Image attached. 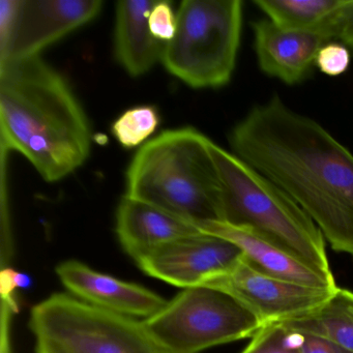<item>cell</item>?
Instances as JSON below:
<instances>
[{"label":"cell","instance_id":"17","mask_svg":"<svg viewBox=\"0 0 353 353\" xmlns=\"http://www.w3.org/2000/svg\"><path fill=\"white\" fill-rule=\"evenodd\" d=\"M279 323L289 332L324 339L353 352V292L338 287L319 307Z\"/></svg>","mask_w":353,"mask_h":353},{"label":"cell","instance_id":"5","mask_svg":"<svg viewBox=\"0 0 353 353\" xmlns=\"http://www.w3.org/2000/svg\"><path fill=\"white\" fill-rule=\"evenodd\" d=\"M174 38L165 44V69L193 88H223L236 65L243 28L241 0H183Z\"/></svg>","mask_w":353,"mask_h":353},{"label":"cell","instance_id":"20","mask_svg":"<svg viewBox=\"0 0 353 353\" xmlns=\"http://www.w3.org/2000/svg\"><path fill=\"white\" fill-rule=\"evenodd\" d=\"M350 63V50L342 43L330 42L318 51L315 67L325 75L338 77L346 73Z\"/></svg>","mask_w":353,"mask_h":353},{"label":"cell","instance_id":"22","mask_svg":"<svg viewBox=\"0 0 353 353\" xmlns=\"http://www.w3.org/2000/svg\"><path fill=\"white\" fill-rule=\"evenodd\" d=\"M287 332L289 342L297 353H353L324 339L289 332L288 330Z\"/></svg>","mask_w":353,"mask_h":353},{"label":"cell","instance_id":"25","mask_svg":"<svg viewBox=\"0 0 353 353\" xmlns=\"http://www.w3.org/2000/svg\"><path fill=\"white\" fill-rule=\"evenodd\" d=\"M336 41L345 45L349 50H353V7L347 14L339 30Z\"/></svg>","mask_w":353,"mask_h":353},{"label":"cell","instance_id":"23","mask_svg":"<svg viewBox=\"0 0 353 353\" xmlns=\"http://www.w3.org/2000/svg\"><path fill=\"white\" fill-rule=\"evenodd\" d=\"M20 0L0 1V53L7 49L15 26Z\"/></svg>","mask_w":353,"mask_h":353},{"label":"cell","instance_id":"26","mask_svg":"<svg viewBox=\"0 0 353 353\" xmlns=\"http://www.w3.org/2000/svg\"><path fill=\"white\" fill-rule=\"evenodd\" d=\"M37 353H63L61 351L57 350L54 347L51 345L47 344V343L42 342V341H37L36 346Z\"/></svg>","mask_w":353,"mask_h":353},{"label":"cell","instance_id":"24","mask_svg":"<svg viewBox=\"0 0 353 353\" xmlns=\"http://www.w3.org/2000/svg\"><path fill=\"white\" fill-rule=\"evenodd\" d=\"M0 283H1V292L3 296L8 295V299H10V295L13 294L16 289L28 288L32 284V279L28 274L9 268H5L1 272Z\"/></svg>","mask_w":353,"mask_h":353},{"label":"cell","instance_id":"6","mask_svg":"<svg viewBox=\"0 0 353 353\" xmlns=\"http://www.w3.org/2000/svg\"><path fill=\"white\" fill-rule=\"evenodd\" d=\"M37 341L63 353H168L157 344L143 320L54 293L30 312Z\"/></svg>","mask_w":353,"mask_h":353},{"label":"cell","instance_id":"11","mask_svg":"<svg viewBox=\"0 0 353 353\" xmlns=\"http://www.w3.org/2000/svg\"><path fill=\"white\" fill-rule=\"evenodd\" d=\"M57 274L74 296L121 315L148 319L168 303L140 285L96 272L77 260L61 262Z\"/></svg>","mask_w":353,"mask_h":353},{"label":"cell","instance_id":"19","mask_svg":"<svg viewBox=\"0 0 353 353\" xmlns=\"http://www.w3.org/2000/svg\"><path fill=\"white\" fill-rule=\"evenodd\" d=\"M243 353H297L291 346L288 332L280 323L264 325Z\"/></svg>","mask_w":353,"mask_h":353},{"label":"cell","instance_id":"15","mask_svg":"<svg viewBox=\"0 0 353 353\" xmlns=\"http://www.w3.org/2000/svg\"><path fill=\"white\" fill-rule=\"evenodd\" d=\"M154 3L121 0L115 8V57L132 77L144 75L162 59L165 44L152 37L148 26Z\"/></svg>","mask_w":353,"mask_h":353},{"label":"cell","instance_id":"2","mask_svg":"<svg viewBox=\"0 0 353 353\" xmlns=\"http://www.w3.org/2000/svg\"><path fill=\"white\" fill-rule=\"evenodd\" d=\"M1 146L26 157L57 183L83 166L92 128L81 103L59 71L41 57L0 65Z\"/></svg>","mask_w":353,"mask_h":353},{"label":"cell","instance_id":"21","mask_svg":"<svg viewBox=\"0 0 353 353\" xmlns=\"http://www.w3.org/2000/svg\"><path fill=\"white\" fill-rule=\"evenodd\" d=\"M148 26L154 39L164 44L170 42L177 30V14L172 3L167 0L156 1L148 18Z\"/></svg>","mask_w":353,"mask_h":353},{"label":"cell","instance_id":"7","mask_svg":"<svg viewBox=\"0 0 353 353\" xmlns=\"http://www.w3.org/2000/svg\"><path fill=\"white\" fill-rule=\"evenodd\" d=\"M148 334L168 353L204 349L253 338L264 324L249 307L225 291L208 286L183 289L152 317Z\"/></svg>","mask_w":353,"mask_h":353},{"label":"cell","instance_id":"4","mask_svg":"<svg viewBox=\"0 0 353 353\" xmlns=\"http://www.w3.org/2000/svg\"><path fill=\"white\" fill-rule=\"evenodd\" d=\"M223 190V222L255 229L320 272L332 274L325 239L280 187L232 152L210 141Z\"/></svg>","mask_w":353,"mask_h":353},{"label":"cell","instance_id":"12","mask_svg":"<svg viewBox=\"0 0 353 353\" xmlns=\"http://www.w3.org/2000/svg\"><path fill=\"white\" fill-rule=\"evenodd\" d=\"M198 229L205 234L222 237L234 243L249 261L266 274L313 288H336L332 274L320 272L255 229L226 222H206L200 224Z\"/></svg>","mask_w":353,"mask_h":353},{"label":"cell","instance_id":"3","mask_svg":"<svg viewBox=\"0 0 353 353\" xmlns=\"http://www.w3.org/2000/svg\"><path fill=\"white\" fill-rule=\"evenodd\" d=\"M210 141L194 128L162 132L134 156L125 195L197 227L223 222L222 185Z\"/></svg>","mask_w":353,"mask_h":353},{"label":"cell","instance_id":"14","mask_svg":"<svg viewBox=\"0 0 353 353\" xmlns=\"http://www.w3.org/2000/svg\"><path fill=\"white\" fill-rule=\"evenodd\" d=\"M200 233L196 225L125 194L119 201L117 237L135 261L161 245Z\"/></svg>","mask_w":353,"mask_h":353},{"label":"cell","instance_id":"13","mask_svg":"<svg viewBox=\"0 0 353 353\" xmlns=\"http://www.w3.org/2000/svg\"><path fill=\"white\" fill-rule=\"evenodd\" d=\"M252 28L260 70L288 85L309 77L318 51L330 42L322 34L283 30L268 19L254 22Z\"/></svg>","mask_w":353,"mask_h":353},{"label":"cell","instance_id":"9","mask_svg":"<svg viewBox=\"0 0 353 353\" xmlns=\"http://www.w3.org/2000/svg\"><path fill=\"white\" fill-rule=\"evenodd\" d=\"M243 256L231 241L200 233L161 245L135 262L148 276L185 289L228 272Z\"/></svg>","mask_w":353,"mask_h":353},{"label":"cell","instance_id":"16","mask_svg":"<svg viewBox=\"0 0 353 353\" xmlns=\"http://www.w3.org/2000/svg\"><path fill=\"white\" fill-rule=\"evenodd\" d=\"M254 5L283 30L322 34L332 42L353 0H255Z\"/></svg>","mask_w":353,"mask_h":353},{"label":"cell","instance_id":"1","mask_svg":"<svg viewBox=\"0 0 353 353\" xmlns=\"http://www.w3.org/2000/svg\"><path fill=\"white\" fill-rule=\"evenodd\" d=\"M235 156L288 194L334 251L353 257V154L327 130L274 96L229 135Z\"/></svg>","mask_w":353,"mask_h":353},{"label":"cell","instance_id":"18","mask_svg":"<svg viewBox=\"0 0 353 353\" xmlns=\"http://www.w3.org/2000/svg\"><path fill=\"white\" fill-rule=\"evenodd\" d=\"M160 117L157 108L134 107L125 111L112 123L111 132L123 148L131 150L143 144L158 129Z\"/></svg>","mask_w":353,"mask_h":353},{"label":"cell","instance_id":"8","mask_svg":"<svg viewBox=\"0 0 353 353\" xmlns=\"http://www.w3.org/2000/svg\"><path fill=\"white\" fill-rule=\"evenodd\" d=\"M202 286L220 289L249 307L264 325L309 313L336 289L313 288L266 274L245 257Z\"/></svg>","mask_w":353,"mask_h":353},{"label":"cell","instance_id":"10","mask_svg":"<svg viewBox=\"0 0 353 353\" xmlns=\"http://www.w3.org/2000/svg\"><path fill=\"white\" fill-rule=\"evenodd\" d=\"M101 0H20L15 26L0 65L40 57L47 47L98 17Z\"/></svg>","mask_w":353,"mask_h":353}]
</instances>
